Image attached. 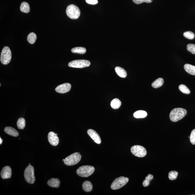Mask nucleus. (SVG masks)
Instances as JSON below:
<instances>
[{
    "label": "nucleus",
    "instance_id": "f257e3e1",
    "mask_svg": "<svg viewBox=\"0 0 195 195\" xmlns=\"http://www.w3.org/2000/svg\"><path fill=\"white\" fill-rule=\"evenodd\" d=\"M186 109L182 108H174L170 112V118L171 121L176 122L181 120L186 115Z\"/></svg>",
    "mask_w": 195,
    "mask_h": 195
},
{
    "label": "nucleus",
    "instance_id": "f03ea898",
    "mask_svg": "<svg viewBox=\"0 0 195 195\" xmlns=\"http://www.w3.org/2000/svg\"><path fill=\"white\" fill-rule=\"evenodd\" d=\"M66 13L67 16L72 19H78L80 15V11L79 8L74 5H68L66 9Z\"/></svg>",
    "mask_w": 195,
    "mask_h": 195
},
{
    "label": "nucleus",
    "instance_id": "7ed1b4c3",
    "mask_svg": "<svg viewBox=\"0 0 195 195\" xmlns=\"http://www.w3.org/2000/svg\"><path fill=\"white\" fill-rule=\"evenodd\" d=\"M95 170V168L93 166H84L78 168L77 170V174L80 176L86 177L91 175Z\"/></svg>",
    "mask_w": 195,
    "mask_h": 195
},
{
    "label": "nucleus",
    "instance_id": "20e7f679",
    "mask_svg": "<svg viewBox=\"0 0 195 195\" xmlns=\"http://www.w3.org/2000/svg\"><path fill=\"white\" fill-rule=\"evenodd\" d=\"M81 155L80 153H75L65 158L64 162L67 166H73L78 164L81 160Z\"/></svg>",
    "mask_w": 195,
    "mask_h": 195
},
{
    "label": "nucleus",
    "instance_id": "39448f33",
    "mask_svg": "<svg viewBox=\"0 0 195 195\" xmlns=\"http://www.w3.org/2000/svg\"><path fill=\"white\" fill-rule=\"evenodd\" d=\"M34 168L32 166H29L26 168L24 171V178L28 183H34L35 181Z\"/></svg>",
    "mask_w": 195,
    "mask_h": 195
},
{
    "label": "nucleus",
    "instance_id": "423d86ee",
    "mask_svg": "<svg viewBox=\"0 0 195 195\" xmlns=\"http://www.w3.org/2000/svg\"><path fill=\"white\" fill-rule=\"evenodd\" d=\"M12 58V53L9 47L5 46L1 52V61L4 65L8 64L10 62Z\"/></svg>",
    "mask_w": 195,
    "mask_h": 195
},
{
    "label": "nucleus",
    "instance_id": "0eeeda50",
    "mask_svg": "<svg viewBox=\"0 0 195 195\" xmlns=\"http://www.w3.org/2000/svg\"><path fill=\"white\" fill-rule=\"evenodd\" d=\"M129 178L127 177L121 176L116 178L114 180L111 185V188L113 190H117L123 187L128 182Z\"/></svg>",
    "mask_w": 195,
    "mask_h": 195
},
{
    "label": "nucleus",
    "instance_id": "6e6552de",
    "mask_svg": "<svg viewBox=\"0 0 195 195\" xmlns=\"http://www.w3.org/2000/svg\"><path fill=\"white\" fill-rule=\"evenodd\" d=\"M90 65V62L86 60H73L70 62L68 64L70 67L80 68L89 67Z\"/></svg>",
    "mask_w": 195,
    "mask_h": 195
},
{
    "label": "nucleus",
    "instance_id": "1a4fd4ad",
    "mask_svg": "<svg viewBox=\"0 0 195 195\" xmlns=\"http://www.w3.org/2000/svg\"><path fill=\"white\" fill-rule=\"evenodd\" d=\"M131 152L135 156L138 157H144L147 154L146 149L143 146L140 145H135L131 148Z\"/></svg>",
    "mask_w": 195,
    "mask_h": 195
},
{
    "label": "nucleus",
    "instance_id": "9d476101",
    "mask_svg": "<svg viewBox=\"0 0 195 195\" xmlns=\"http://www.w3.org/2000/svg\"><path fill=\"white\" fill-rule=\"evenodd\" d=\"M48 139L50 144L53 146L58 145L59 143V139L58 137V134L53 132L49 133Z\"/></svg>",
    "mask_w": 195,
    "mask_h": 195
},
{
    "label": "nucleus",
    "instance_id": "9b49d317",
    "mask_svg": "<svg viewBox=\"0 0 195 195\" xmlns=\"http://www.w3.org/2000/svg\"><path fill=\"white\" fill-rule=\"evenodd\" d=\"M71 88V85L70 84L64 83L57 87L55 89V91L58 93L63 94L70 91Z\"/></svg>",
    "mask_w": 195,
    "mask_h": 195
},
{
    "label": "nucleus",
    "instance_id": "f8f14e48",
    "mask_svg": "<svg viewBox=\"0 0 195 195\" xmlns=\"http://www.w3.org/2000/svg\"><path fill=\"white\" fill-rule=\"evenodd\" d=\"M87 132L89 136L96 143L98 144H101V138L99 135L96 131L93 129H89L88 130Z\"/></svg>",
    "mask_w": 195,
    "mask_h": 195
},
{
    "label": "nucleus",
    "instance_id": "ddd939ff",
    "mask_svg": "<svg viewBox=\"0 0 195 195\" xmlns=\"http://www.w3.org/2000/svg\"><path fill=\"white\" fill-rule=\"evenodd\" d=\"M1 177L3 179L10 178L12 175V170L10 166H5L1 170Z\"/></svg>",
    "mask_w": 195,
    "mask_h": 195
},
{
    "label": "nucleus",
    "instance_id": "4468645a",
    "mask_svg": "<svg viewBox=\"0 0 195 195\" xmlns=\"http://www.w3.org/2000/svg\"><path fill=\"white\" fill-rule=\"evenodd\" d=\"M5 131L7 134H8L11 136L13 137H17L19 135L18 131H16L14 128L10 127H5Z\"/></svg>",
    "mask_w": 195,
    "mask_h": 195
},
{
    "label": "nucleus",
    "instance_id": "2eb2a0df",
    "mask_svg": "<svg viewBox=\"0 0 195 195\" xmlns=\"http://www.w3.org/2000/svg\"><path fill=\"white\" fill-rule=\"evenodd\" d=\"M47 183L51 187L58 188L60 186V181L58 178H52L49 180Z\"/></svg>",
    "mask_w": 195,
    "mask_h": 195
},
{
    "label": "nucleus",
    "instance_id": "dca6fc26",
    "mask_svg": "<svg viewBox=\"0 0 195 195\" xmlns=\"http://www.w3.org/2000/svg\"><path fill=\"white\" fill-rule=\"evenodd\" d=\"M184 70L188 74L195 76V66L186 64L184 65Z\"/></svg>",
    "mask_w": 195,
    "mask_h": 195
},
{
    "label": "nucleus",
    "instance_id": "f3484780",
    "mask_svg": "<svg viewBox=\"0 0 195 195\" xmlns=\"http://www.w3.org/2000/svg\"><path fill=\"white\" fill-rule=\"evenodd\" d=\"M82 189L85 192H89L93 190V186L91 182L89 181H85L82 185Z\"/></svg>",
    "mask_w": 195,
    "mask_h": 195
},
{
    "label": "nucleus",
    "instance_id": "a211bd4d",
    "mask_svg": "<svg viewBox=\"0 0 195 195\" xmlns=\"http://www.w3.org/2000/svg\"><path fill=\"white\" fill-rule=\"evenodd\" d=\"M116 74L122 78H125L127 76L126 71L124 68L119 67H116L115 68Z\"/></svg>",
    "mask_w": 195,
    "mask_h": 195
},
{
    "label": "nucleus",
    "instance_id": "6ab92c4d",
    "mask_svg": "<svg viewBox=\"0 0 195 195\" xmlns=\"http://www.w3.org/2000/svg\"><path fill=\"white\" fill-rule=\"evenodd\" d=\"M20 10L23 13H28L30 11V7L29 4L26 2L22 3L20 7Z\"/></svg>",
    "mask_w": 195,
    "mask_h": 195
},
{
    "label": "nucleus",
    "instance_id": "aec40b11",
    "mask_svg": "<svg viewBox=\"0 0 195 195\" xmlns=\"http://www.w3.org/2000/svg\"><path fill=\"white\" fill-rule=\"evenodd\" d=\"M147 113L145 111L139 110L135 112L133 114L134 117L136 118H143L147 116Z\"/></svg>",
    "mask_w": 195,
    "mask_h": 195
},
{
    "label": "nucleus",
    "instance_id": "412c9836",
    "mask_svg": "<svg viewBox=\"0 0 195 195\" xmlns=\"http://www.w3.org/2000/svg\"><path fill=\"white\" fill-rule=\"evenodd\" d=\"M164 80L162 78H158V79L155 80L154 82L152 84V86L154 88H158L162 86L163 84Z\"/></svg>",
    "mask_w": 195,
    "mask_h": 195
},
{
    "label": "nucleus",
    "instance_id": "4be33fe9",
    "mask_svg": "<svg viewBox=\"0 0 195 195\" xmlns=\"http://www.w3.org/2000/svg\"><path fill=\"white\" fill-rule=\"evenodd\" d=\"M121 101L117 98H115L112 100L111 103V106L114 109H117L121 106Z\"/></svg>",
    "mask_w": 195,
    "mask_h": 195
},
{
    "label": "nucleus",
    "instance_id": "5701e85b",
    "mask_svg": "<svg viewBox=\"0 0 195 195\" xmlns=\"http://www.w3.org/2000/svg\"><path fill=\"white\" fill-rule=\"evenodd\" d=\"M72 52L74 53L84 54L86 51V49L83 47H76L71 50Z\"/></svg>",
    "mask_w": 195,
    "mask_h": 195
},
{
    "label": "nucleus",
    "instance_id": "b1692460",
    "mask_svg": "<svg viewBox=\"0 0 195 195\" xmlns=\"http://www.w3.org/2000/svg\"><path fill=\"white\" fill-rule=\"evenodd\" d=\"M17 127L19 129H23L25 126V120L23 118L20 117L18 119L17 123Z\"/></svg>",
    "mask_w": 195,
    "mask_h": 195
},
{
    "label": "nucleus",
    "instance_id": "393cba45",
    "mask_svg": "<svg viewBox=\"0 0 195 195\" xmlns=\"http://www.w3.org/2000/svg\"><path fill=\"white\" fill-rule=\"evenodd\" d=\"M36 35L34 32H31L28 35L27 40L31 44H33L36 42Z\"/></svg>",
    "mask_w": 195,
    "mask_h": 195
},
{
    "label": "nucleus",
    "instance_id": "a878e982",
    "mask_svg": "<svg viewBox=\"0 0 195 195\" xmlns=\"http://www.w3.org/2000/svg\"><path fill=\"white\" fill-rule=\"evenodd\" d=\"M178 88L181 92L184 94H189L190 93V91L185 85L181 84L179 85Z\"/></svg>",
    "mask_w": 195,
    "mask_h": 195
},
{
    "label": "nucleus",
    "instance_id": "bb28decb",
    "mask_svg": "<svg viewBox=\"0 0 195 195\" xmlns=\"http://www.w3.org/2000/svg\"><path fill=\"white\" fill-rule=\"evenodd\" d=\"M183 35L184 37L189 40H193L195 37L194 33L191 31H187L184 32Z\"/></svg>",
    "mask_w": 195,
    "mask_h": 195
},
{
    "label": "nucleus",
    "instance_id": "cd10ccee",
    "mask_svg": "<svg viewBox=\"0 0 195 195\" xmlns=\"http://www.w3.org/2000/svg\"><path fill=\"white\" fill-rule=\"evenodd\" d=\"M178 172L176 171H171L169 173L168 177L169 179L171 180H174L177 178L178 176Z\"/></svg>",
    "mask_w": 195,
    "mask_h": 195
},
{
    "label": "nucleus",
    "instance_id": "c85d7f7f",
    "mask_svg": "<svg viewBox=\"0 0 195 195\" xmlns=\"http://www.w3.org/2000/svg\"><path fill=\"white\" fill-rule=\"evenodd\" d=\"M187 49L192 54L195 55V44H189L187 45Z\"/></svg>",
    "mask_w": 195,
    "mask_h": 195
},
{
    "label": "nucleus",
    "instance_id": "c756f323",
    "mask_svg": "<svg viewBox=\"0 0 195 195\" xmlns=\"http://www.w3.org/2000/svg\"><path fill=\"white\" fill-rule=\"evenodd\" d=\"M190 143L192 145H195V129H193L191 133L190 137Z\"/></svg>",
    "mask_w": 195,
    "mask_h": 195
},
{
    "label": "nucleus",
    "instance_id": "7c9ffc66",
    "mask_svg": "<svg viewBox=\"0 0 195 195\" xmlns=\"http://www.w3.org/2000/svg\"><path fill=\"white\" fill-rule=\"evenodd\" d=\"M133 2L134 3L136 4H140L143 3H151L153 2V0H132Z\"/></svg>",
    "mask_w": 195,
    "mask_h": 195
},
{
    "label": "nucleus",
    "instance_id": "2f4dec72",
    "mask_svg": "<svg viewBox=\"0 0 195 195\" xmlns=\"http://www.w3.org/2000/svg\"><path fill=\"white\" fill-rule=\"evenodd\" d=\"M85 1L87 3L90 5H95L98 3V0H85Z\"/></svg>",
    "mask_w": 195,
    "mask_h": 195
},
{
    "label": "nucleus",
    "instance_id": "473e14b6",
    "mask_svg": "<svg viewBox=\"0 0 195 195\" xmlns=\"http://www.w3.org/2000/svg\"><path fill=\"white\" fill-rule=\"evenodd\" d=\"M153 176L151 174H149L148 176L146 177L145 180L150 182L153 179Z\"/></svg>",
    "mask_w": 195,
    "mask_h": 195
},
{
    "label": "nucleus",
    "instance_id": "72a5a7b5",
    "mask_svg": "<svg viewBox=\"0 0 195 195\" xmlns=\"http://www.w3.org/2000/svg\"><path fill=\"white\" fill-rule=\"evenodd\" d=\"M150 184V181L147 180H145L143 181V186L147 187Z\"/></svg>",
    "mask_w": 195,
    "mask_h": 195
},
{
    "label": "nucleus",
    "instance_id": "f704fd0d",
    "mask_svg": "<svg viewBox=\"0 0 195 195\" xmlns=\"http://www.w3.org/2000/svg\"><path fill=\"white\" fill-rule=\"evenodd\" d=\"M3 139H1V138H0V144L1 145L3 143Z\"/></svg>",
    "mask_w": 195,
    "mask_h": 195
},
{
    "label": "nucleus",
    "instance_id": "c9c22d12",
    "mask_svg": "<svg viewBox=\"0 0 195 195\" xmlns=\"http://www.w3.org/2000/svg\"><path fill=\"white\" fill-rule=\"evenodd\" d=\"M31 164H29V166H31Z\"/></svg>",
    "mask_w": 195,
    "mask_h": 195
}]
</instances>
